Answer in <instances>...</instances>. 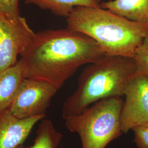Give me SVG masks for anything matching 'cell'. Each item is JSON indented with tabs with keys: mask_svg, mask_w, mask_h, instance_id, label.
Here are the masks:
<instances>
[{
	"mask_svg": "<svg viewBox=\"0 0 148 148\" xmlns=\"http://www.w3.org/2000/svg\"><path fill=\"white\" fill-rule=\"evenodd\" d=\"M21 56L25 78L47 82L59 90L79 67L105 54L93 39L66 28L35 33Z\"/></svg>",
	"mask_w": 148,
	"mask_h": 148,
	"instance_id": "obj_1",
	"label": "cell"
},
{
	"mask_svg": "<svg viewBox=\"0 0 148 148\" xmlns=\"http://www.w3.org/2000/svg\"><path fill=\"white\" fill-rule=\"evenodd\" d=\"M67 28L98 43L105 56L134 58L148 36L145 24L133 21L102 7H76L67 17Z\"/></svg>",
	"mask_w": 148,
	"mask_h": 148,
	"instance_id": "obj_2",
	"label": "cell"
},
{
	"mask_svg": "<svg viewBox=\"0 0 148 148\" xmlns=\"http://www.w3.org/2000/svg\"><path fill=\"white\" fill-rule=\"evenodd\" d=\"M136 74L132 58L105 56L89 64L79 76L77 88L64 103L62 118L77 115L102 99L124 96Z\"/></svg>",
	"mask_w": 148,
	"mask_h": 148,
	"instance_id": "obj_3",
	"label": "cell"
},
{
	"mask_svg": "<svg viewBox=\"0 0 148 148\" xmlns=\"http://www.w3.org/2000/svg\"><path fill=\"white\" fill-rule=\"evenodd\" d=\"M121 97L102 99L77 115L65 120V126L79 136L82 148H106L121 135Z\"/></svg>",
	"mask_w": 148,
	"mask_h": 148,
	"instance_id": "obj_4",
	"label": "cell"
},
{
	"mask_svg": "<svg viewBox=\"0 0 148 148\" xmlns=\"http://www.w3.org/2000/svg\"><path fill=\"white\" fill-rule=\"evenodd\" d=\"M58 90L47 82L25 78L8 110L21 119L46 116L51 101Z\"/></svg>",
	"mask_w": 148,
	"mask_h": 148,
	"instance_id": "obj_5",
	"label": "cell"
},
{
	"mask_svg": "<svg viewBox=\"0 0 148 148\" xmlns=\"http://www.w3.org/2000/svg\"><path fill=\"white\" fill-rule=\"evenodd\" d=\"M35 34L24 17L0 14V73L16 64Z\"/></svg>",
	"mask_w": 148,
	"mask_h": 148,
	"instance_id": "obj_6",
	"label": "cell"
},
{
	"mask_svg": "<svg viewBox=\"0 0 148 148\" xmlns=\"http://www.w3.org/2000/svg\"><path fill=\"white\" fill-rule=\"evenodd\" d=\"M121 112L122 133L148 123V77L136 74L127 86Z\"/></svg>",
	"mask_w": 148,
	"mask_h": 148,
	"instance_id": "obj_7",
	"label": "cell"
},
{
	"mask_svg": "<svg viewBox=\"0 0 148 148\" xmlns=\"http://www.w3.org/2000/svg\"><path fill=\"white\" fill-rule=\"evenodd\" d=\"M46 116L21 119L8 109L0 112V148H16L23 145L34 126Z\"/></svg>",
	"mask_w": 148,
	"mask_h": 148,
	"instance_id": "obj_8",
	"label": "cell"
},
{
	"mask_svg": "<svg viewBox=\"0 0 148 148\" xmlns=\"http://www.w3.org/2000/svg\"><path fill=\"white\" fill-rule=\"evenodd\" d=\"M24 77L22 59L0 73V112L8 109Z\"/></svg>",
	"mask_w": 148,
	"mask_h": 148,
	"instance_id": "obj_9",
	"label": "cell"
},
{
	"mask_svg": "<svg viewBox=\"0 0 148 148\" xmlns=\"http://www.w3.org/2000/svg\"><path fill=\"white\" fill-rule=\"evenodd\" d=\"M101 6L133 21L148 23V0H110Z\"/></svg>",
	"mask_w": 148,
	"mask_h": 148,
	"instance_id": "obj_10",
	"label": "cell"
},
{
	"mask_svg": "<svg viewBox=\"0 0 148 148\" xmlns=\"http://www.w3.org/2000/svg\"><path fill=\"white\" fill-rule=\"evenodd\" d=\"M27 5H35L57 16L68 17L76 7H101V0H25Z\"/></svg>",
	"mask_w": 148,
	"mask_h": 148,
	"instance_id": "obj_11",
	"label": "cell"
},
{
	"mask_svg": "<svg viewBox=\"0 0 148 148\" xmlns=\"http://www.w3.org/2000/svg\"><path fill=\"white\" fill-rule=\"evenodd\" d=\"M36 137L32 147L26 148H57L63 134L58 131L50 120H42L37 130Z\"/></svg>",
	"mask_w": 148,
	"mask_h": 148,
	"instance_id": "obj_12",
	"label": "cell"
},
{
	"mask_svg": "<svg viewBox=\"0 0 148 148\" xmlns=\"http://www.w3.org/2000/svg\"><path fill=\"white\" fill-rule=\"evenodd\" d=\"M133 59L137 74L148 77V36L138 48Z\"/></svg>",
	"mask_w": 148,
	"mask_h": 148,
	"instance_id": "obj_13",
	"label": "cell"
},
{
	"mask_svg": "<svg viewBox=\"0 0 148 148\" xmlns=\"http://www.w3.org/2000/svg\"><path fill=\"white\" fill-rule=\"evenodd\" d=\"M134 142L138 148H148V123L134 127Z\"/></svg>",
	"mask_w": 148,
	"mask_h": 148,
	"instance_id": "obj_14",
	"label": "cell"
},
{
	"mask_svg": "<svg viewBox=\"0 0 148 148\" xmlns=\"http://www.w3.org/2000/svg\"><path fill=\"white\" fill-rule=\"evenodd\" d=\"M19 2V0H0V14L12 18L20 16Z\"/></svg>",
	"mask_w": 148,
	"mask_h": 148,
	"instance_id": "obj_15",
	"label": "cell"
},
{
	"mask_svg": "<svg viewBox=\"0 0 148 148\" xmlns=\"http://www.w3.org/2000/svg\"><path fill=\"white\" fill-rule=\"evenodd\" d=\"M16 148H26L25 147H24L23 145H21V146H19V147H16Z\"/></svg>",
	"mask_w": 148,
	"mask_h": 148,
	"instance_id": "obj_16",
	"label": "cell"
},
{
	"mask_svg": "<svg viewBox=\"0 0 148 148\" xmlns=\"http://www.w3.org/2000/svg\"><path fill=\"white\" fill-rule=\"evenodd\" d=\"M146 25H147V27H148V23L147 24H146Z\"/></svg>",
	"mask_w": 148,
	"mask_h": 148,
	"instance_id": "obj_17",
	"label": "cell"
}]
</instances>
